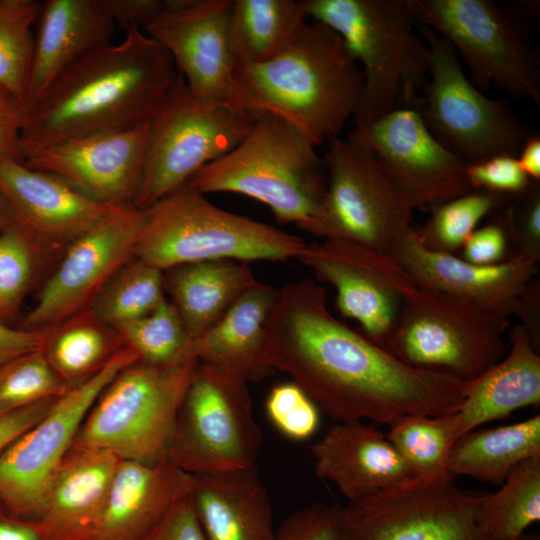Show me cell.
I'll return each mask as SVG.
<instances>
[{
  "instance_id": "cell-41",
  "label": "cell",
  "mask_w": 540,
  "mask_h": 540,
  "mask_svg": "<svg viewBox=\"0 0 540 540\" xmlns=\"http://www.w3.org/2000/svg\"><path fill=\"white\" fill-rule=\"evenodd\" d=\"M44 255L14 223L0 230V320L15 316Z\"/></svg>"
},
{
  "instance_id": "cell-4",
  "label": "cell",
  "mask_w": 540,
  "mask_h": 540,
  "mask_svg": "<svg viewBox=\"0 0 540 540\" xmlns=\"http://www.w3.org/2000/svg\"><path fill=\"white\" fill-rule=\"evenodd\" d=\"M306 17L340 35L361 67L363 88L353 116L363 127L417 102L428 80L429 49L412 0H300Z\"/></svg>"
},
{
  "instance_id": "cell-10",
  "label": "cell",
  "mask_w": 540,
  "mask_h": 540,
  "mask_svg": "<svg viewBox=\"0 0 540 540\" xmlns=\"http://www.w3.org/2000/svg\"><path fill=\"white\" fill-rule=\"evenodd\" d=\"M261 444L248 383L198 362L177 413L169 461L193 475L240 470L256 465Z\"/></svg>"
},
{
  "instance_id": "cell-32",
  "label": "cell",
  "mask_w": 540,
  "mask_h": 540,
  "mask_svg": "<svg viewBox=\"0 0 540 540\" xmlns=\"http://www.w3.org/2000/svg\"><path fill=\"white\" fill-rule=\"evenodd\" d=\"M40 330V351L68 390L96 376L126 346L90 309Z\"/></svg>"
},
{
  "instance_id": "cell-11",
  "label": "cell",
  "mask_w": 540,
  "mask_h": 540,
  "mask_svg": "<svg viewBox=\"0 0 540 540\" xmlns=\"http://www.w3.org/2000/svg\"><path fill=\"white\" fill-rule=\"evenodd\" d=\"M326 143L327 188L309 234L387 253L412 227L413 209L371 149L349 137Z\"/></svg>"
},
{
  "instance_id": "cell-18",
  "label": "cell",
  "mask_w": 540,
  "mask_h": 540,
  "mask_svg": "<svg viewBox=\"0 0 540 540\" xmlns=\"http://www.w3.org/2000/svg\"><path fill=\"white\" fill-rule=\"evenodd\" d=\"M231 7L232 0H173L143 31L167 50L195 98L249 113L235 81Z\"/></svg>"
},
{
  "instance_id": "cell-6",
  "label": "cell",
  "mask_w": 540,
  "mask_h": 540,
  "mask_svg": "<svg viewBox=\"0 0 540 540\" xmlns=\"http://www.w3.org/2000/svg\"><path fill=\"white\" fill-rule=\"evenodd\" d=\"M306 244L297 235L217 207L187 183L144 210L133 256L164 271L205 260L297 259Z\"/></svg>"
},
{
  "instance_id": "cell-47",
  "label": "cell",
  "mask_w": 540,
  "mask_h": 540,
  "mask_svg": "<svg viewBox=\"0 0 540 540\" xmlns=\"http://www.w3.org/2000/svg\"><path fill=\"white\" fill-rule=\"evenodd\" d=\"M116 27L125 32L144 28L169 9L173 0H101Z\"/></svg>"
},
{
  "instance_id": "cell-22",
  "label": "cell",
  "mask_w": 540,
  "mask_h": 540,
  "mask_svg": "<svg viewBox=\"0 0 540 540\" xmlns=\"http://www.w3.org/2000/svg\"><path fill=\"white\" fill-rule=\"evenodd\" d=\"M387 254L419 286L444 292L504 316L515 315L538 264L519 255L495 265H477L454 254L431 251L411 227Z\"/></svg>"
},
{
  "instance_id": "cell-35",
  "label": "cell",
  "mask_w": 540,
  "mask_h": 540,
  "mask_svg": "<svg viewBox=\"0 0 540 540\" xmlns=\"http://www.w3.org/2000/svg\"><path fill=\"white\" fill-rule=\"evenodd\" d=\"M507 195L486 190L469 192L430 209L427 222L414 228L418 241L425 248L456 255L478 224L489 214L505 207Z\"/></svg>"
},
{
  "instance_id": "cell-31",
  "label": "cell",
  "mask_w": 540,
  "mask_h": 540,
  "mask_svg": "<svg viewBox=\"0 0 540 540\" xmlns=\"http://www.w3.org/2000/svg\"><path fill=\"white\" fill-rule=\"evenodd\" d=\"M540 455V415L514 424L469 431L452 444L445 469L501 486L519 462Z\"/></svg>"
},
{
  "instance_id": "cell-37",
  "label": "cell",
  "mask_w": 540,
  "mask_h": 540,
  "mask_svg": "<svg viewBox=\"0 0 540 540\" xmlns=\"http://www.w3.org/2000/svg\"><path fill=\"white\" fill-rule=\"evenodd\" d=\"M115 328L141 362L166 366L194 356L193 339L167 298L148 314Z\"/></svg>"
},
{
  "instance_id": "cell-46",
  "label": "cell",
  "mask_w": 540,
  "mask_h": 540,
  "mask_svg": "<svg viewBox=\"0 0 540 540\" xmlns=\"http://www.w3.org/2000/svg\"><path fill=\"white\" fill-rule=\"evenodd\" d=\"M511 244L503 214L492 222L475 229L461 248V258L477 265H495L513 256L508 254Z\"/></svg>"
},
{
  "instance_id": "cell-21",
  "label": "cell",
  "mask_w": 540,
  "mask_h": 540,
  "mask_svg": "<svg viewBox=\"0 0 540 540\" xmlns=\"http://www.w3.org/2000/svg\"><path fill=\"white\" fill-rule=\"evenodd\" d=\"M0 193L13 223L44 257L62 255L82 234L122 206L97 202L58 177L0 155Z\"/></svg>"
},
{
  "instance_id": "cell-7",
  "label": "cell",
  "mask_w": 540,
  "mask_h": 540,
  "mask_svg": "<svg viewBox=\"0 0 540 540\" xmlns=\"http://www.w3.org/2000/svg\"><path fill=\"white\" fill-rule=\"evenodd\" d=\"M400 290L401 314L384 348L405 364L467 383L507 354L509 317L419 286L406 272Z\"/></svg>"
},
{
  "instance_id": "cell-50",
  "label": "cell",
  "mask_w": 540,
  "mask_h": 540,
  "mask_svg": "<svg viewBox=\"0 0 540 540\" xmlns=\"http://www.w3.org/2000/svg\"><path fill=\"white\" fill-rule=\"evenodd\" d=\"M57 399L43 400L21 409L0 414V454L18 437L39 422Z\"/></svg>"
},
{
  "instance_id": "cell-26",
  "label": "cell",
  "mask_w": 540,
  "mask_h": 540,
  "mask_svg": "<svg viewBox=\"0 0 540 540\" xmlns=\"http://www.w3.org/2000/svg\"><path fill=\"white\" fill-rule=\"evenodd\" d=\"M120 460L101 449L70 448L48 487L36 521L47 540H94Z\"/></svg>"
},
{
  "instance_id": "cell-19",
  "label": "cell",
  "mask_w": 540,
  "mask_h": 540,
  "mask_svg": "<svg viewBox=\"0 0 540 540\" xmlns=\"http://www.w3.org/2000/svg\"><path fill=\"white\" fill-rule=\"evenodd\" d=\"M297 260L333 286L339 312L359 323L362 335L384 347L399 320L404 270L387 254L342 240L306 244Z\"/></svg>"
},
{
  "instance_id": "cell-24",
  "label": "cell",
  "mask_w": 540,
  "mask_h": 540,
  "mask_svg": "<svg viewBox=\"0 0 540 540\" xmlns=\"http://www.w3.org/2000/svg\"><path fill=\"white\" fill-rule=\"evenodd\" d=\"M23 111L80 59L111 43L117 29L101 0L41 2Z\"/></svg>"
},
{
  "instance_id": "cell-43",
  "label": "cell",
  "mask_w": 540,
  "mask_h": 540,
  "mask_svg": "<svg viewBox=\"0 0 540 540\" xmlns=\"http://www.w3.org/2000/svg\"><path fill=\"white\" fill-rule=\"evenodd\" d=\"M273 540H353L339 504L316 502L294 511L275 530Z\"/></svg>"
},
{
  "instance_id": "cell-40",
  "label": "cell",
  "mask_w": 540,
  "mask_h": 540,
  "mask_svg": "<svg viewBox=\"0 0 540 540\" xmlns=\"http://www.w3.org/2000/svg\"><path fill=\"white\" fill-rule=\"evenodd\" d=\"M67 391L41 351L24 354L0 367V414L59 398Z\"/></svg>"
},
{
  "instance_id": "cell-28",
  "label": "cell",
  "mask_w": 540,
  "mask_h": 540,
  "mask_svg": "<svg viewBox=\"0 0 540 540\" xmlns=\"http://www.w3.org/2000/svg\"><path fill=\"white\" fill-rule=\"evenodd\" d=\"M277 290L257 282L225 315L192 342L199 363L233 374L247 383L271 376L275 370L265 355L266 325Z\"/></svg>"
},
{
  "instance_id": "cell-38",
  "label": "cell",
  "mask_w": 540,
  "mask_h": 540,
  "mask_svg": "<svg viewBox=\"0 0 540 540\" xmlns=\"http://www.w3.org/2000/svg\"><path fill=\"white\" fill-rule=\"evenodd\" d=\"M41 2L0 0V85L22 104L31 68Z\"/></svg>"
},
{
  "instance_id": "cell-25",
  "label": "cell",
  "mask_w": 540,
  "mask_h": 540,
  "mask_svg": "<svg viewBox=\"0 0 540 540\" xmlns=\"http://www.w3.org/2000/svg\"><path fill=\"white\" fill-rule=\"evenodd\" d=\"M192 474L170 461L120 460L94 540H144L189 492Z\"/></svg>"
},
{
  "instance_id": "cell-30",
  "label": "cell",
  "mask_w": 540,
  "mask_h": 540,
  "mask_svg": "<svg viewBox=\"0 0 540 540\" xmlns=\"http://www.w3.org/2000/svg\"><path fill=\"white\" fill-rule=\"evenodd\" d=\"M257 282L248 263L230 259L185 263L163 271L165 293L193 340Z\"/></svg>"
},
{
  "instance_id": "cell-34",
  "label": "cell",
  "mask_w": 540,
  "mask_h": 540,
  "mask_svg": "<svg viewBox=\"0 0 540 540\" xmlns=\"http://www.w3.org/2000/svg\"><path fill=\"white\" fill-rule=\"evenodd\" d=\"M540 520V455L515 465L493 493H480L475 524L484 540H515Z\"/></svg>"
},
{
  "instance_id": "cell-48",
  "label": "cell",
  "mask_w": 540,
  "mask_h": 540,
  "mask_svg": "<svg viewBox=\"0 0 540 540\" xmlns=\"http://www.w3.org/2000/svg\"><path fill=\"white\" fill-rule=\"evenodd\" d=\"M144 540H207L186 496L178 500Z\"/></svg>"
},
{
  "instance_id": "cell-2",
  "label": "cell",
  "mask_w": 540,
  "mask_h": 540,
  "mask_svg": "<svg viewBox=\"0 0 540 540\" xmlns=\"http://www.w3.org/2000/svg\"><path fill=\"white\" fill-rule=\"evenodd\" d=\"M178 71L167 50L143 30L89 53L24 111L22 161L78 136L147 123Z\"/></svg>"
},
{
  "instance_id": "cell-56",
  "label": "cell",
  "mask_w": 540,
  "mask_h": 540,
  "mask_svg": "<svg viewBox=\"0 0 540 540\" xmlns=\"http://www.w3.org/2000/svg\"><path fill=\"white\" fill-rule=\"evenodd\" d=\"M515 540H540L539 534H527L524 533Z\"/></svg>"
},
{
  "instance_id": "cell-36",
  "label": "cell",
  "mask_w": 540,
  "mask_h": 540,
  "mask_svg": "<svg viewBox=\"0 0 540 540\" xmlns=\"http://www.w3.org/2000/svg\"><path fill=\"white\" fill-rule=\"evenodd\" d=\"M165 298L163 271L133 258L109 281L90 310L102 322L118 327L148 314Z\"/></svg>"
},
{
  "instance_id": "cell-17",
  "label": "cell",
  "mask_w": 540,
  "mask_h": 540,
  "mask_svg": "<svg viewBox=\"0 0 540 540\" xmlns=\"http://www.w3.org/2000/svg\"><path fill=\"white\" fill-rule=\"evenodd\" d=\"M144 210L122 206L61 255L20 328L40 330L90 309L114 275L134 258Z\"/></svg>"
},
{
  "instance_id": "cell-45",
  "label": "cell",
  "mask_w": 540,
  "mask_h": 540,
  "mask_svg": "<svg viewBox=\"0 0 540 540\" xmlns=\"http://www.w3.org/2000/svg\"><path fill=\"white\" fill-rule=\"evenodd\" d=\"M467 178L471 189L510 197L523 193L534 182L524 172L517 157L511 154H499L468 164Z\"/></svg>"
},
{
  "instance_id": "cell-55",
  "label": "cell",
  "mask_w": 540,
  "mask_h": 540,
  "mask_svg": "<svg viewBox=\"0 0 540 540\" xmlns=\"http://www.w3.org/2000/svg\"><path fill=\"white\" fill-rule=\"evenodd\" d=\"M13 224L9 209L0 193V230Z\"/></svg>"
},
{
  "instance_id": "cell-53",
  "label": "cell",
  "mask_w": 540,
  "mask_h": 540,
  "mask_svg": "<svg viewBox=\"0 0 540 540\" xmlns=\"http://www.w3.org/2000/svg\"><path fill=\"white\" fill-rule=\"evenodd\" d=\"M0 540H47L36 521L19 519L0 506Z\"/></svg>"
},
{
  "instance_id": "cell-54",
  "label": "cell",
  "mask_w": 540,
  "mask_h": 540,
  "mask_svg": "<svg viewBox=\"0 0 540 540\" xmlns=\"http://www.w3.org/2000/svg\"><path fill=\"white\" fill-rule=\"evenodd\" d=\"M520 166L534 182H540V137L529 136L516 156Z\"/></svg>"
},
{
  "instance_id": "cell-9",
  "label": "cell",
  "mask_w": 540,
  "mask_h": 540,
  "mask_svg": "<svg viewBox=\"0 0 540 540\" xmlns=\"http://www.w3.org/2000/svg\"><path fill=\"white\" fill-rule=\"evenodd\" d=\"M255 117L201 102L178 73L148 122L142 175L132 206L145 210L187 184L199 169L235 148Z\"/></svg>"
},
{
  "instance_id": "cell-13",
  "label": "cell",
  "mask_w": 540,
  "mask_h": 540,
  "mask_svg": "<svg viewBox=\"0 0 540 540\" xmlns=\"http://www.w3.org/2000/svg\"><path fill=\"white\" fill-rule=\"evenodd\" d=\"M417 23L459 53L479 89L497 86L539 105L538 60L520 23L490 0H412Z\"/></svg>"
},
{
  "instance_id": "cell-15",
  "label": "cell",
  "mask_w": 540,
  "mask_h": 540,
  "mask_svg": "<svg viewBox=\"0 0 540 540\" xmlns=\"http://www.w3.org/2000/svg\"><path fill=\"white\" fill-rule=\"evenodd\" d=\"M480 493L444 471L348 502L343 515L353 540H484L475 524Z\"/></svg>"
},
{
  "instance_id": "cell-49",
  "label": "cell",
  "mask_w": 540,
  "mask_h": 540,
  "mask_svg": "<svg viewBox=\"0 0 540 540\" xmlns=\"http://www.w3.org/2000/svg\"><path fill=\"white\" fill-rule=\"evenodd\" d=\"M23 115L20 101L0 85V155L22 161L20 133Z\"/></svg>"
},
{
  "instance_id": "cell-23",
  "label": "cell",
  "mask_w": 540,
  "mask_h": 540,
  "mask_svg": "<svg viewBox=\"0 0 540 540\" xmlns=\"http://www.w3.org/2000/svg\"><path fill=\"white\" fill-rule=\"evenodd\" d=\"M316 475L348 502L415 477L409 464L375 424L338 422L311 448Z\"/></svg>"
},
{
  "instance_id": "cell-52",
  "label": "cell",
  "mask_w": 540,
  "mask_h": 540,
  "mask_svg": "<svg viewBox=\"0 0 540 540\" xmlns=\"http://www.w3.org/2000/svg\"><path fill=\"white\" fill-rule=\"evenodd\" d=\"M534 348L540 349V284L533 279L522 293L515 313Z\"/></svg>"
},
{
  "instance_id": "cell-20",
  "label": "cell",
  "mask_w": 540,
  "mask_h": 540,
  "mask_svg": "<svg viewBox=\"0 0 540 540\" xmlns=\"http://www.w3.org/2000/svg\"><path fill=\"white\" fill-rule=\"evenodd\" d=\"M148 122L71 138L23 162L58 177L97 202L132 206L142 175Z\"/></svg>"
},
{
  "instance_id": "cell-1",
  "label": "cell",
  "mask_w": 540,
  "mask_h": 540,
  "mask_svg": "<svg viewBox=\"0 0 540 540\" xmlns=\"http://www.w3.org/2000/svg\"><path fill=\"white\" fill-rule=\"evenodd\" d=\"M265 355L337 422L391 426L454 412L464 398L466 383L413 368L334 317L326 290L309 278L277 290Z\"/></svg>"
},
{
  "instance_id": "cell-44",
  "label": "cell",
  "mask_w": 540,
  "mask_h": 540,
  "mask_svg": "<svg viewBox=\"0 0 540 540\" xmlns=\"http://www.w3.org/2000/svg\"><path fill=\"white\" fill-rule=\"evenodd\" d=\"M540 182L512 196L502 212L514 255L536 264L540 261Z\"/></svg>"
},
{
  "instance_id": "cell-12",
  "label": "cell",
  "mask_w": 540,
  "mask_h": 540,
  "mask_svg": "<svg viewBox=\"0 0 540 540\" xmlns=\"http://www.w3.org/2000/svg\"><path fill=\"white\" fill-rule=\"evenodd\" d=\"M429 49L422 119L432 135L467 164L499 154L517 156L529 137L501 99L486 97L464 74L452 46L417 25Z\"/></svg>"
},
{
  "instance_id": "cell-42",
  "label": "cell",
  "mask_w": 540,
  "mask_h": 540,
  "mask_svg": "<svg viewBox=\"0 0 540 540\" xmlns=\"http://www.w3.org/2000/svg\"><path fill=\"white\" fill-rule=\"evenodd\" d=\"M265 409L274 427L291 440L309 439L320 424L318 406L294 381L272 387Z\"/></svg>"
},
{
  "instance_id": "cell-5",
  "label": "cell",
  "mask_w": 540,
  "mask_h": 540,
  "mask_svg": "<svg viewBox=\"0 0 540 540\" xmlns=\"http://www.w3.org/2000/svg\"><path fill=\"white\" fill-rule=\"evenodd\" d=\"M295 128L271 114H258L248 135L206 164L188 184L206 195L231 192L266 205L280 224L309 233L327 188L325 164Z\"/></svg>"
},
{
  "instance_id": "cell-29",
  "label": "cell",
  "mask_w": 540,
  "mask_h": 540,
  "mask_svg": "<svg viewBox=\"0 0 540 540\" xmlns=\"http://www.w3.org/2000/svg\"><path fill=\"white\" fill-rule=\"evenodd\" d=\"M510 350L480 377L467 382L451 413L455 440L480 425L540 404V356L520 324L510 333Z\"/></svg>"
},
{
  "instance_id": "cell-3",
  "label": "cell",
  "mask_w": 540,
  "mask_h": 540,
  "mask_svg": "<svg viewBox=\"0 0 540 540\" xmlns=\"http://www.w3.org/2000/svg\"><path fill=\"white\" fill-rule=\"evenodd\" d=\"M235 81L246 111L281 118L315 147L338 137L363 88L360 66L340 35L313 20L273 58L237 65Z\"/></svg>"
},
{
  "instance_id": "cell-27",
  "label": "cell",
  "mask_w": 540,
  "mask_h": 540,
  "mask_svg": "<svg viewBox=\"0 0 540 540\" xmlns=\"http://www.w3.org/2000/svg\"><path fill=\"white\" fill-rule=\"evenodd\" d=\"M187 497L207 540H273V510L256 465L193 475Z\"/></svg>"
},
{
  "instance_id": "cell-39",
  "label": "cell",
  "mask_w": 540,
  "mask_h": 540,
  "mask_svg": "<svg viewBox=\"0 0 540 540\" xmlns=\"http://www.w3.org/2000/svg\"><path fill=\"white\" fill-rule=\"evenodd\" d=\"M451 413L412 414L390 426L386 436L412 468L415 477L446 471V459L455 441Z\"/></svg>"
},
{
  "instance_id": "cell-8",
  "label": "cell",
  "mask_w": 540,
  "mask_h": 540,
  "mask_svg": "<svg viewBox=\"0 0 540 540\" xmlns=\"http://www.w3.org/2000/svg\"><path fill=\"white\" fill-rule=\"evenodd\" d=\"M198 361L123 368L97 397L73 444L145 464L169 461L177 413Z\"/></svg>"
},
{
  "instance_id": "cell-16",
  "label": "cell",
  "mask_w": 540,
  "mask_h": 540,
  "mask_svg": "<svg viewBox=\"0 0 540 540\" xmlns=\"http://www.w3.org/2000/svg\"><path fill=\"white\" fill-rule=\"evenodd\" d=\"M348 137L373 151L413 210L431 209L472 190L468 164L432 135L414 108H397L354 127Z\"/></svg>"
},
{
  "instance_id": "cell-33",
  "label": "cell",
  "mask_w": 540,
  "mask_h": 540,
  "mask_svg": "<svg viewBox=\"0 0 540 540\" xmlns=\"http://www.w3.org/2000/svg\"><path fill=\"white\" fill-rule=\"evenodd\" d=\"M307 20L300 1H232L229 30L237 65L273 58Z\"/></svg>"
},
{
  "instance_id": "cell-51",
  "label": "cell",
  "mask_w": 540,
  "mask_h": 540,
  "mask_svg": "<svg viewBox=\"0 0 540 540\" xmlns=\"http://www.w3.org/2000/svg\"><path fill=\"white\" fill-rule=\"evenodd\" d=\"M42 344L41 330L13 328L0 320V367L19 356L40 351Z\"/></svg>"
},
{
  "instance_id": "cell-14",
  "label": "cell",
  "mask_w": 540,
  "mask_h": 540,
  "mask_svg": "<svg viewBox=\"0 0 540 540\" xmlns=\"http://www.w3.org/2000/svg\"><path fill=\"white\" fill-rule=\"evenodd\" d=\"M139 361L128 346L92 379L69 389L49 412L0 454V506L37 521L45 494L91 406L126 366Z\"/></svg>"
}]
</instances>
